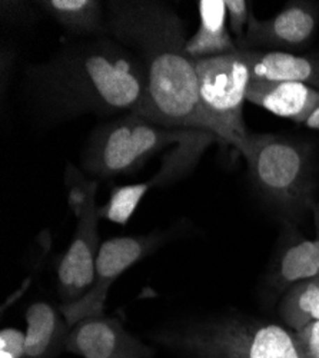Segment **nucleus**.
I'll use <instances>...</instances> for the list:
<instances>
[{"instance_id": "f257e3e1", "label": "nucleus", "mask_w": 319, "mask_h": 358, "mask_svg": "<svg viewBox=\"0 0 319 358\" xmlns=\"http://www.w3.org/2000/svg\"><path fill=\"white\" fill-rule=\"evenodd\" d=\"M106 17L107 35L129 49L143 69L147 101L140 116L168 128L208 132L181 16L156 0H110Z\"/></svg>"}, {"instance_id": "f03ea898", "label": "nucleus", "mask_w": 319, "mask_h": 358, "mask_svg": "<svg viewBox=\"0 0 319 358\" xmlns=\"http://www.w3.org/2000/svg\"><path fill=\"white\" fill-rule=\"evenodd\" d=\"M26 76L35 99L54 119L140 115L147 101L138 57L109 36L64 48L47 62L29 66Z\"/></svg>"}, {"instance_id": "7ed1b4c3", "label": "nucleus", "mask_w": 319, "mask_h": 358, "mask_svg": "<svg viewBox=\"0 0 319 358\" xmlns=\"http://www.w3.org/2000/svg\"><path fill=\"white\" fill-rule=\"evenodd\" d=\"M204 132L168 128L138 113H126L91 134L82 154V169L95 181L131 175L166 146L193 141Z\"/></svg>"}, {"instance_id": "20e7f679", "label": "nucleus", "mask_w": 319, "mask_h": 358, "mask_svg": "<svg viewBox=\"0 0 319 358\" xmlns=\"http://www.w3.org/2000/svg\"><path fill=\"white\" fill-rule=\"evenodd\" d=\"M255 188L281 213L297 217L316 205L312 148L274 134H251L245 159Z\"/></svg>"}, {"instance_id": "39448f33", "label": "nucleus", "mask_w": 319, "mask_h": 358, "mask_svg": "<svg viewBox=\"0 0 319 358\" xmlns=\"http://www.w3.org/2000/svg\"><path fill=\"white\" fill-rule=\"evenodd\" d=\"M159 340L191 358H304L286 328L238 317L192 324Z\"/></svg>"}, {"instance_id": "423d86ee", "label": "nucleus", "mask_w": 319, "mask_h": 358, "mask_svg": "<svg viewBox=\"0 0 319 358\" xmlns=\"http://www.w3.org/2000/svg\"><path fill=\"white\" fill-rule=\"evenodd\" d=\"M199 103L207 129L219 141L234 146L246 159L249 135L244 122V103L251 73L239 53L198 59Z\"/></svg>"}, {"instance_id": "0eeeda50", "label": "nucleus", "mask_w": 319, "mask_h": 358, "mask_svg": "<svg viewBox=\"0 0 319 358\" xmlns=\"http://www.w3.org/2000/svg\"><path fill=\"white\" fill-rule=\"evenodd\" d=\"M66 182L71 188L69 203L76 215V229L69 250L56 268L57 289L62 306L79 301L89 291L95 278V265L101 250L98 181L84 178L73 165L68 166Z\"/></svg>"}, {"instance_id": "6e6552de", "label": "nucleus", "mask_w": 319, "mask_h": 358, "mask_svg": "<svg viewBox=\"0 0 319 358\" xmlns=\"http://www.w3.org/2000/svg\"><path fill=\"white\" fill-rule=\"evenodd\" d=\"M163 236L161 234L139 235V236H118L105 241L101 245L94 284L79 301L59 307L68 325L72 328L76 322L89 318L105 315V304L110 287L128 268L151 254Z\"/></svg>"}, {"instance_id": "1a4fd4ad", "label": "nucleus", "mask_w": 319, "mask_h": 358, "mask_svg": "<svg viewBox=\"0 0 319 358\" xmlns=\"http://www.w3.org/2000/svg\"><path fill=\"white\" fill-rule=\"evenodd\" d=\"M216 141L219 139L214 134L204 132L193 141L178 145L177 149L168 154L163 158L161 169L149 181L112 188L109 201L103 206H99L101 218L126 225L144 195L152 188L168 185L186 175L204 155L205 149Z\"/></svg>"}, {"instance_id": "9d476101", "label": "nucleus", "mask_w": 319, "mask_h": 358, "mask_svg": "<svg viewBox=\"0 0 319 358\" xmlns=\"http://www.w3.org/2000/svg\"><path fill=\"white\" fill-rule=\"evenodd\" d=\"M319 26V6L306 0L289 2L275 16H252L239 50L297 52L311 43Z\"/></svg>"}, {"instance_id": "9b49d317", "label": "nucleus", "mask_w": 319, "mask_h": 358, "mask_svg": "<svg viewBox=\"0 0 319 358\" xmlns=\"http://www.w3.org/2000/svg\"><path fill=\"white\" fill-rule=\"evenodd\" d=\"M68 352L82 358H152L151 347L129 334L118 318L89 317L76 322L66 341Z\"/></svg>"}, {"instance_id": "f8f14e48", "label": "nucleus", "mask_w": 319, "mask_h": 358, "mask_svg": "<svg viewBox=\"0 0 319 358\" xmlns=\"http://www.w3.org/2000/svg\"><path fill=\"white\" fill-rule=\"evenodd\" d=\"M246 101L276 116L305 124L319 108V91L297 82L251 80Z\"/></svg>"}, {"instance_id": "ddd939ff", "label": "nucleus", "mask_w": 319, "mask_h": 358, "mask_svg": "<svg viewBox=\"0 0 319 358\" xmlns=\"http://www.w3.org/2000/svg\"><path fill=\"white\" fill-rule=\"evenodd\" d=\"M251 80L297 82L319 91V55L279 50H238Z\"/></svg>"}, {"instance_id": "4468645a", "label": "nucleus", "mask_w": 319, "mask_h": 358, "mask_svg": "<svg viewBox=\"0 0 319 358\" xmlns=\"http://www.w3.org/2000/svg\"><path fill=\"white\" fill-rule=\"evenodd\" d=\"M71 327L61 310L38 301L26 311L24 358H54L66 348Z\"/></svg>"}, {"instance_id": "2eb2a0df", "label": "nucleus", "mask_w": 319, "mask_h": 358, "mask_svg": "<svg viewBox=\"0 0 319 358\" xmlns=\"http://www.w3.org/2000/svg\"><path fill=\"white\" fill-rule=\"evenodd\" d=\"M199 27L188 39L186 52L195 61L237 53L239 49L232 39L228 24L225 0H199Z\"/></svg>"}, {"instance_id": "dca6fc26", "label": "nucleus", "mask_w": 319, "mask_h": 358, "mask_svg": "<svg viewBox=\"0 0 319 358\" xmlns=\"http://www.w3.org/2000/svg\"><path fill=\"white\" fill-rule=\"evenodd\" d=\"M36 5L72 35L107 36L106 5L99 0H43Z\"/></svg>"}, {"instance_id": "f3484780", "label": "nucleus", "mask_w": 319, "mask_h": 358, "mask_svg": "<svg viewBox=\"0 0 319 358\" xmlns=\"http://www.w3.org/2000/svg\"><path fill=\"white\" fill-rule=\"evenodd\" d=\"M316 236L302 240L286 247L276 264L272 282L279 289H289L292 285L319 277V205L313 206Z\"/></svg>"}, {"instance_id": "a211bd4d", "label": "nucleus", "mask_w": 319, "mask_h": 358, "mask_svg": "<svg viewBox=\"0 0 319 358\" xmlns=\"http://www.w3.org/2000/svg\"><path fill=\"white\" fill-rule=\"evenodd\" d=\"M283 322L294 331L319 321V277L301 281L289 288L279 306Z\"/></svg>"}, {"instance_id": "6ab92c4d", "label": "nucleus", "mask_w": 319, "mask_h": 358, "mask_svg": "<svg viewBox=\"0 0 319 358\" xmlns=\"http://www.w3.org/2000/svg\"><path fill=\"white\" fill-rule=\"evenodd\" d=\"M225 6L228 12L229 29L237 38V46H239L246 35V29L253 16L252 6L245 0H225Z\"/></svg>"}, {"instance_id": "aec40b11", "label": "nucleus", "mask_w": 319, "mask_h": 358, "mask_svg": "<svg viewBox=\"0 0 319 358\" xmlns=\"http://www.w3.org/2000/svg\"><path fill=\"white\" fill-rule=\"evenodd\" d=\"M294 337L304 358H319V321H312L294 331Z\"/></svg>"}, {"instance_id": "412c9836", "label": "nucleus", "mask_w": 319, "mask_h": 358, "mask_svg": "<svg viewBox=\"0 0 319 358\" xmlns=\"http://www.w3.org/2000/svg\"><path fill=\"white\" fill-rule=\"evenodd\" d=\"M26 334L17 328H3L0 333V358H24Z\"/></svg>"}, {"instance_id": "4be33fe9", "label": "nucleus", "mask_w": 319, "mask_h": 358, "mask_svg": "<svg viewBox=\"0 0 319 358\" xmlns=\"http://www.w3.org/2000/svg\"><path fill=\"white\" fill-rule=\"evenodd\" d=\"M306 128L313 129L316 132H319V108L311 115V117L304 124Z\"/></svg>"}]
</instances>
